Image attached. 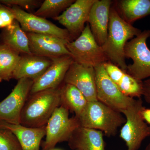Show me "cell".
<instances>
[{
	"label": "cell",
	"mask_w": 150,
	"mask_h": 150,
	"mask_svg": "<svg viewBox=\"0 0 150 150\" xmlns=\"http://www.w3.org/2000/svg\"><path fill=\"white\" fill-rule=\"evenodd\" d=\"M52 59L53 62L45 72L33 81L29 95L46 90L57 88L62 86L65 76L74 62L70 56Z\"/></svg>",
	"instance_id": "obj_12"
},
{
	"label": "cell",
	"mask_w": 150,
	"mask_h": 150,
	"mask_svg": "<svg viewBox=\"0 0 150 150\" xmlns=\"http://www.w3.org/2000/svg\"><path fill=\"white\" fill-rule=\"evenodd\" d=\"M143 96L145 101L150 104V78L143 81Z\"/></svg>",
	"instance_id": "obj_28"
},
{
	"label": "cell",
	"mask_w": 150,
	"mask_h": 150,
	"mask_svg": "<svg viewBox=\"0 0 150 150\" xmlns=\"http://www.w3.org/2000/svg\"><path fill=\"white\" fill-rule=\"evenodd\" d=\"M69 112L62 105L54 111L46 126V139L41 150H51L58 143L68 142L74 130L80 126L76 117L69 118Z\"/></svg>",
	"instance_id": "obj_6"
},
{
	"label": "cell",
	"mask_w": 150,
	"mask_h": 150,
	"mask_svg": "<svg viewBox=\"0 0 150 150\" xmlns=\"http://www.w3.org/2000/svg\"><path fill=\"white\" fill-rule=\"evenodd\" d=\"M67 48L74 62L95 68L109 62L102 46L98 45L87 23L81 35L67 43Z\"/></svg>",
	"instance_id": "obj_4"
},
{
	"label": "cell",
	"mask_w": 150,
	"mask_h": 150,
	"mask_svg": "<svg viewBox=\"0 0 150 150\" xmlns=\"http://www.w3.org/2000/svg\"><path fill=\"white\" fill-rule=\"evenodd\" d=\"M142 114L144 120L150 126V108H145L142 110Z\"/></svg>",
	"instance_id": "obj_29"
},
{
	"label": "cell",
	"mask_w": 150,
	"mask_h": 150,
	"mask_svg": "<svg viewBox=\"0 0 150 150\" xmlns=\"http://www.w3.org/2000/svg\"><path fill=\"white\" fill-rule=\"evenodd\" d=\"M0 150H22L15 135L8 129L0 128Z\"/></svg>",
	"instance_id": "obj_25"
},
{
	"label": "cell",
	"mask_w": 150,
	"mask_h": 150,
	"mask_svg": "<svg viewBox=\"0 0 150 150\" xmlns=\"http://www.w3.org/2000/svg\"><path fill=\"white\" fill-rule=\"evenodd\" d=\"M61 87L29 95L22 111L20 124L31 128L46 126L61 105Z\"/></svg>",
	"instance_id": "obj_2"
},
{
	"label": "cell",
	"mask_w": 150,
	"mask_h": 150,
	"mask_svg": "<svg viewBox=\"0 0 150 150\" xmlns=\"http://www.w3.org/2000/svg\"><path fill=\"white\" fill-rule=\"evenodd\" d=\"M112 3L110 0H96L89 15L88 23L97 43L101 46L107 38Z\"/></svg>",
	"instance_id": "obj_15"
},
{
	"label": "cell",
	"mask_w": 150,
	"mask_h": 150,
	"mask_svg": "<svg viewBox=\"0 0 150 150\" xmlns=\"http://www.w3.org/2000/svg\"><path fill=\"white\" fill-rule=\"evenodd\" d=\"M145 150H150V143L147 145V146L146 147Z\"/></svg>",
	"instance_id": "obj_30"
},
{
	"label": "cell",
	"mask_w": 150,
	"mask_h": 150,
	"mask_svg": "<svg viewBox=\"0 0 150 150\" xmlns=\"http://www.w3.org/2000/svg\"><path fill=\"white\" fill-rule=\"evenodd\" d=\"M42 3L38 0H0V4L8 6H17L30 12L39 8Z\"/></svg>",
	"instance_id": "obj_26"
},
{
	"label": "cell",
	"mask_w": 150,
	"mask_h": 150,
	"mask_svg": "<svg viewBox=\"0 0 150 150\" xmlns=\"http://www.w3.org/2000/svg\"><path fill=\"white\" fill-rule=\"evenodd\" d=\"M33 81L23 78L18 80L11 92L0 102V121L20 124L21 117L29 96Z\"/></svg>",
	"instance_id": "obj_9"
},
{
	"label": "cell",
	"mask_w": 150,
	"mask_h": 150,
	"mask_svg": "<svg viewBox=\"0 0 150 150\" xmlns=\"http://www.w3.org/2000/svg\"><path fill=\"white\" fill-rule=\"evenodd\" d=\"M0 128L8 129L16 137L22 150H40L41 141L46 136V126L31 128L21 124L0 121Z\"/></svg>",
	"instance_id": "obj_18"
},
{
	"label": "cell",
	"mask_w": 150,
	"mask_h": 150,
	"mask_svg": "<svg viewBox=\"0 0 150 150\" xmlns=\"http://www.w3.org/2000/svg\"><path fill=\"white\" fill-rule=\"evenodd\" d=\"M20 25L22 29L25 33L47 34L56 36L69 41L73 39L66 28H59L46 18L37 16L28 12L17 6H9Z\"/></svg>",
	"instance_id": "obj_10"
},
{
	"label": "cell",
	"mask_w": 150,
	"mask_h": 150,
	"mask_svg": "<svg viewBox=\"0 0 150 150\" xmlns=\"http://www.w3.org/2000/svg\"><path fill=\"white\" fill-rule=\"evenodd\" d=\"M115 3L119 15L129 24L150 15V0H119Z\"/></svg>",
	"instance_id": "obj_21"
},
{
	"label": "cell",
	"mask_w": 150,
	"mask_h": 150,
	"mask_svg": "<svg viewBox=\"0 0 150 150\" xmlns=\"http://www.w3.org/2000/svg\"><path fill=\"white\" fill-rule=\"evenodd\" d=\"M102 131L79 126L74 130L68 141L73 150H105Z\"/></svg>",
	"instance_id": "obj_19"
},
{
	"label": "cell",
	"mask_w": 150,
	"mask_h": 150,
	"mask_svg": "<svg viewBox=\"0 0 150 150\" xmlns=\"http://www.w3.org/2000/svg\"><path fill=\"white\" fill-rule=\"evenodd\" d=\"M142 98L135 99L131 105L121 113L126 119L120 132V137L126 142L128 150H138L142 142L150 136V126L142 117L145 108Z\"/></svg>",
	"instance_id": "obj_5"
},
{
	"label": "cell",
	"mask_w": 150,
	"mask_h": 150,
	"mask_svg": "<svg viewBox=\"0 0 150 150\" xmlns=\"http://www.w3.org/2000/svg\"><path fill=\"white\" fill-rule=\"evenodd\" d=\"M74 0H45L35 12L37 16L46 18H51L54 19L64 11Z\"/></svg>",
	"instance_id": "obj_24"
},
{
	"label": "cell",
	"mask_w": 150,
	"mask_h": 150,
	"mask_svg": "<svg viewBox=\"0 0 150 150\" xmlns=\"http://www.w3.org/2000/svg\"><path fill=\"white\" fill-rule=\"evenodd\" d=\"M149 37L150 30H146L129 40L125 46V57L133 61L127 66L126 72L139 80L150 78V50L146 43Z\"/></svg>",
	"instance_id": "obj_7"
},
{
	"label": "cell",
	"mask_w": 150,
	"mask_h": 150,
	"mask_svg": "<svg viewBox=\"0 0 150 150\" xmlns=\"http://www.w3.org/2000/svg\"><path fill=\"white\" fill-rule=\"evenodd\" d=\"M26 33L29 40L31 54L51 59L70 56L66 46L70 41L47 34Z\"/></svg>",
	"instance_id": "obj_14"
},
{
	"label": "cell",
	"mask_w": 150,
	"mask_h": 150,
	"mask_svg": "<svg viewBox=\"0 0 150 150\" xmlns=\"http://www.w3.org/2000/svg\"><path fill=\"white\" fill-rule=\"evenodd\" d=\"M76 117L80 126L99 130L108 137L115 136L126 121L122 113L99 100L88 101L83 112Z\"/></svg>",
	"instance_id": "obj_3"
},
{
	"label": "cell",
	"mask_w": 150,
	"mask_h": 150,
	"mask_svg": "<svg viewBox=\"0 0 150 150\" xmlns=\"http://www.w3.org/2000/svg\"><path fill=\"white\" fill-rule=\"evenodd\" d=\"M15 20V17L10 7L0 4V28L8 27Z\"/></svg>",
	"instance_id": "obj_27"
},
{
	"label": "cell",
	"mask_w": 150,
	"mask_h": 150,
	"mask_svg": "<svg viewBox=\"0 0 150 150\" xmlns=\"http://www.w3.org/2000/svg\"><path fill=\"white\" fill-rule=\"evenodd\" d=\"M21 54L0 42V82L8 81L20 59Z\"/></svg>",
	"instance_id": "obj_23"
},
{
	"label": "cell",
	"mask_w": 150,
	"mask_h": 150,
	"mask_svg": "<svg viewBox=\"0 0 150 150\" xmlns=\"http://www.w3.org/2000/svg\"><path fill=\"white\" fill-rule=\"evenodd\" d=\"M141 30L125 21L114 6L110 10L107 38L102 46L109 62L126 71L125 48L129 40L139 35Z\"/></svg>",
	"instance_id": "obj_1"
},
{
	"label": "cell",
	"mask_w": 150,
	"mask_h": 150,
	"mask_svg": "<svg viewBox=\"0 0 150 150\" xmlns=\"http://www.w3.org/2000/svg\"><path fill=\"white\" fill-rule=\"evenodd\" d=\"M111 80L126 96L141 98L143 96V81L139 80L110 62L103 64Z\"/></svg>",
	"instance_id": "obj_16"
},
{
	"label": "cell",
	"mask_w": 150,
	"mask_h": 150,
	"mask_svg": "<svg viewBox=\"0 0 150 150\" xmlns=\"http://www.w3.org/2000/svg\"><path fill=\"white\" fill-rule=\"evenodd\" d=\"M88 103L84 96L74 86L64 83L61 87V105L74 112L76 116L83 112Z\"/></svg>",
	"instance_id": "obj_22"
},
{
	"label": "cell",
	"mask_w": 150,
	"mask_h": 150,
	"mask_svg": "<svg viewBox=\"0 0 150 150\" xmlns=\"http://www.w3.org/2000/svg\"><path fill=\"white\" fill-rule=\"evenodd\" d=\"M96 0H76L59 16L54 19L64 26L75 40L88 23L92 6Z\"/></svg>",
	"instance_id": "obj_11"
},
{
	"label": "cell",
	"mask_w": 150,
	"mask_h": 150,
	"mask_svg": "<svg viewBox=\"0 0 150 150\" xmlns=\"http://www.w3.org/2000/svg\"><path fill=\"white\" fill-rule=\"evenodd\" d=\"M52 62V59L33 54L21 55L12 79L26 78L34 81L45 72Z\"/></svg>",
	"instance_id": "obj_17"
},
{
	"label": "cell",
	"mask_w": 150,
	"mask_h": 150,
	"mask_svg": "<svg viewBox=\"0 0 150 150\" xmlns=\"http://www.w3.org/2000/svg\"><path fill=\"white\" fill-rule=\"evenodd\" d=\"M94 69L98 100L121 113L134 103L135 99L121 92L108 75L103 64Z\"/></svg>",
	"instance_id": "obj_8"
},
{
	"label": "cell",
	"mask_w": 150,
	"mask_h": 150,
	"mask_svg": "<svg viewBox=\"0 0 150 150\" xmlns=\"http://www.w3.org/2000/svg\"><path fill=\"white\" fill-rule=\"evenodd\" d=\"M51 150H62L60 149H52Z\"/></svg>",
	"instance_id": "obj_31"
},
{
	"label": "cell",
	"mask_w": 150,
	"mask_h": 150,
	"mask_svg": "<svg viewBox=\"0 0 150 150\" xmlns=\"http://www.w3.org/2000/svg\"></svg>",
	"instance_id": "obj_32"
},
{
	"label": "cell",
	"mask_w": 150,
	"mask_h": 150,
	"mask_svg": "<svg viewBox=\"0 0 150 150\" xmlns=\"http://www.w3.org/2000/svg\"><path fill=\"white\" fill-rule=\"evenodd\" d=\"M64 82L76 87L84 96L88 101L98 100L94 68L74 62L68 70Z\"/></svg>",
	"instance_id": "obj_13"
},
{
	"label": "cell",
	"mask_w": 150,
	"mask_h": 150,
	"mask_svg": "<svg viewBox=\"0 0 150 150\" xmlns=\"http://www.w3.org/2000/svg\"><path fill=\"white\" fill-rule=\"evenodd\" d=\"M0 42L22 54H32L26 33L15 20L8 27L3 28L0 33Z\"/></svg>",
	"instance_id": "obj_20"
}]
</instances>
